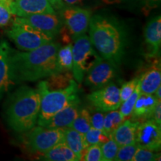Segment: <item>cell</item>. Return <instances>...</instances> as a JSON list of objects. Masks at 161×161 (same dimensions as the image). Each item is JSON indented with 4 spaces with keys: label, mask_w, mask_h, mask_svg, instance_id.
Instances as JSON below:
<instances>
[{
    "label": "cell",
    "mask_w": 161,
    "mask_h": 161,
    "mask_svg": "<svg viewBox=\"0 0 161 161\" xmlns=\"http://www.w3.org/2000/svg\"><path fill=\"white\" fill-rule=\"evenodd\" d=\"M60 44L52 41L31 51L12 49L9 57V74L11 81L19 84L36 81L58 73L56 61Z\"/></svg>",
    "instance_id": "1"
},
{
    "label": "cell",
    "mask_w": 161,
    "mask_h": 161,
    "mask_svg": "<svg viewBox=\"0 0 161 161\" xmlns=\"http://www.w3.org/2000/svg\"><path fill=\"white\" fill-rule=\"evenodd\" d=\"M90 40L101 57L116 66L122 64L127 46V35L117 20L108 16L91 17Z\"/></svg>",
    "instance_id": "2"
},
{
    "label": "cell",
    "mask_w": 161,
    "mask_h": 161,
    "mask_svg": "<svg viewBox=\"0 0 161 161\" xmlns=\"http://www.w3.org/2000/svg\"><path fill=\"white\" fill-rule=\"evenodd\" d=\"M40 109V95L37 89L21 86L11 94L6 104V122L14 131L25 133L35 126Z\"/></svg>",
    "instance_id": "3"
},
{
    "label": "cell",
    "mask_w": 161,
    "mask_h": 161,
    "mask_svg": "<svg viewBox=\"0 0 161 161\" xmlns=\"http://www.w3.org/2000/svg\"><path fill=\"white\" fill-rule=\"evenodd\" d=\"M37 90L40 95V109L37 122L38 125L49 119L78 98V87L75 80H72L68 87L58 90H49L45 80H43L38 84Z\"/></svg>",
    "instance_id": "4"
},
{
    "label": "cell",
    "mask_w": 161,
    "mask_h": 161,
    "mask_svg": "<svg viewBox=\"0 0 161 161\" xmlns=\"http://www.w3.org/2000/svg\"><path fill=\"white\" fill-rule=\"evenodd\" d=\"M102 58L92 46L90 37L85 34L74 39L72 72L75 81L81 83L86 72Z\"/></svg>",
    "instance_id": "5"
},
{
    "label": "cell",
    "mask_w": 161,
    "mask_h": 161,
    "mask_svg": "<svg viewBox=\"0 0 161 161\" xmlns=\"http://www.w3.org/2000/svg\"><path fill=\"white\" fill-rule=\"evenodd\" d=\"M7 35L18 49L23 51L36 49L46 43H51L55 39L31 26L14 21L11 29L7 31Z\"/></svg>",
    "instance_id": "6"
},
{
    "label": "cell",
    "mask_w": 161,
    "mask_h": 161,
    "mask_svg": "<svg viewBox=\"0 0 161 161\" xmlns=\"http://www.w3.org/2000/svg\"><path fill=\"white\" fill-rule=\"evenodd\" d=\"M25 135V144L30 151L37 154H44L64 141V129L47 128L34 126Z\"/></svg>",
    "instance_id": "7"
},
{
    "label": "cell",
    "mask_w": 161,
    "mask_h": 161,
    "mask_svg": "<svg viewBox=\"0 0 161 161\" xmlns=\"http://www.w3.org/2000/svg\"><path fill=\"white\" fill-rule=\"evenodd\" d=\"M62 23L69 32L72 39L84 35L89 28L91 11L78 6H69L58 12Z\"/></svg>",
    "instance_id": "8"
},
{
    "label": "cell",
    "mask_w": 161,
    "mask_h": 161,
    "mask_svg": "<svg viewBox=\"0 0 161 161\" xmlns=\"http://www.w3.org/2000/svg\"><path fill=\"white\" fill-rule=\"evenodd\" d=\"M87 98L94 108L104 113L118 110L122 104L119 88L112 82L96 90L87 96Z\"/></svg>",
    "instance_id": "9"
},
{
    "label": "cell",
    "mask_w": 161,
    "mask_h": 161,
    "mask_svg": "<svg viewBox=\"0 0 161 161\" xmlns=\"http://www.w3.org/2000/svg\"><path fill=\"white\" fill-rule=\"evenodd\" d=\"M14 22L31 26L54 38L60 34L63 24L57 14H37L23 17H17L14 19Z\"/></svg>",
    "instance_id": "10"
},
{
    "label": "cell",
    "mask_w": 161,
    "mask_h": 161,
    "mask_svg": "<svg viewBox=\"0 0 161 161\" xmlns=\"http://www.w3.org/2000/svg\"><path fill=\"white\" fill-rule=\"evenodd\" d=\"M117 66L102 58L86 72L84 83L92 90H98L106 86L116 76Z\"/></svg>",
    "instance_id": "11"
},
{
    "label": "cell",
    "mask_w": 161,
    "mask_h": 161,
    "mask_svg": "<svg viewBox=\"0 0 161 161\" xmlns=\"http://www.w3.org/2000/svg\"><path fill=\"white\" fill-rule=\"evenodd\" d=\"M135 142L140 148L160 152L161 147L160 125L152 119L140 122L136 129Z\"/></svg>",
    "instance_id": "12"
},
{
    "label": "cell",
    "mask_w": 161,
    "mask_h": 161,
    "mask_svg": "<svg viewBox=\"0 0 161 161\" xmlns=\"http://www.w3.org/2000/svg\"><path fill=\"white\" fill-rule=\"evenodd\" d=\"M10 8L12 14L19 17L37 14H57L48 0H12Z\"/></svg>",
    "instance_id": "13"
},
{
    "label": "cell",
    "mask_w": 161,
    "mask_h": 161,
    "mask_svg": "<svg viewBox=\"0 0 161 161\" xmlns=\"http://www.w3.org/2000/svg\"><path fill=\"white\" fill-rule=\"evenodd\" d=\"M80 101L79 97L72 101L69 105H67L64 109L56 113L49 119L44 121L38 125L45 127L47 128H69L75 119L77 117L80 110Z\"/></svg>",
    "instance_id": "14"
},
{
    "label": "cell",
    "mask_w": 161,
    "mask_h": 161,
    "mask_svg": "<svg viewBox=\"0 0 161 161\" xmlns=\"http://www.w3.org/2000/svg\"><path fill=\"white\" fill-rule=\"evenodd\" d=\"M146 58H155L160 53L161 46V17L156 16L148 21L144 31Z\"/></svg>",
    "instance_id": "15"
},
{
    "label": "cell",
    "mask_w": 161,
    "mask_h": 161,
    "mask_svg": "<svg viewBox=\"0 0 161 161\" xmlns=\"http://www.w3.org/2000/svg\"><path fill=\"white\" fill-rule=\"evenodd\" d=\"M161 84L160 60L154 58L152 64L139 78L141 93L154 94Z\"/></svg>",
    "instance_id": "16"
},
{
    "label": "cell",
    "mask_w": 161,
    "mask_h": 161,
    "mask_svg": "<svg viewBox=\"0 0 161 161\" xmlns=\"http://www.w3.org/2000/svg\"><path fill=\"white\" fill-rule=\"evenodd\" d=\"M159 100L154 94L140 93L131 113V119L142 122L151 119L152 112Z\"/></svg>",
    "instance_id": "17"
},
{
    "label": "cell",
    "mask_w": 161,
    "mask_h": 161,
    "mask_svg": "<svg viewBox=\"0 0 161 161\" xmlns=\"http://www.w3.org/2000/svg\"><path fill=\"white\" fill-rule=\"evenodd\" d=\"M11 48L6 40L0 41V101L14 83L10 78L9 57Z\"/></svg>",
    "instance_id": "18"
},
{
    "label": "cell",
    "mask_w": 161,
    "mask_h": 161,
    "mask_svg": "<svg viewBox=\"0 0 161 161\" xmlns=\"http://www.w3.org/2000/svg\"><path fill=\"white\" fill-rule=\"evenodd\" d=\"M140 122L133 119H125L114 130L110 136L119 146L135 143L136 132Z\"/></svg>",
    "instance_id": "19"
},
{
    "label": "cell",
    "mask_w": 161,
    "mask_h": 161,
    "mask_svg": "<svg viewBox=\"0 0 161 161\" xmlns=\"http://www.w3.org/2000/svg\"><path fill=\"white\" fill-rule=\"evenodd\" d=\"M40 160L46 161H78V158L73 152L62 142L55 147L39 156Z\"/></svg>",
    "instance_id": "20"
},
{
    "label": "cell",
    "mask_w": 161,
    "mask_h": 161,
    "mask_svg": "<svg viewBox=\"0 0 161 161\" xmlns=\"http://www.w3.org/2000/svg\"><path fill=\"white\" fill-rule=\"evenodd\" d=\"M64 142L73 152L77 157L78 160H80L83 151L88 145L84 140V135L71 128L64 129Z\"/></svg>",
    "instance_id": "21"
},
{
    "label": "cell",
    "mask_w": 161,
    "mask_h": 161,
    "mask_svg": "<svg viewBox=\"0 0 161 161\" xmlns=\"http://www.w3.org/2000/svg\"><path fill=\"white\" fill-rule=\"evenodd\" d=\"M73 80L72 72H58L49 76L45 82L49 90H58L68 87Z\"/></svg>",
    "instance_id": "22"
},
{
    "label": "cell",
    "mask_w": 161,
    "mask_h": 161,
    "mask_svg": "<svg viewBox=\"0 0 161 161\" xmlns=\"http://www.w3.org/2000/svg\"><path fill=\"white\" fill-rule=\"evenodd\" d=\"M58 72H72V44L68 43L60 46L57 54L56 61Z\"/></svg>",
    "instance_id": "23"
},
{
    "label": "cell",
    "mask_w": 161,
    "mask_h": 161,
    "mask_svg": "<svg viewBox=\"0 0 161 161\" xmlns=\"http://www.w3.org/2000/svg\"><path fill=\"white\" fill-rule=\"evenodd\" d=\"M119 110H115L106 112L104 119L103 131L107 136H110L119 125L125 119Z\"/></svg>",
    "instance_id": "24"
},
{
    "label": "cell",
    "mask_w": 161,
    "mask_h": 161,
    "mask_svg": "<svg viewBox=\"0 0 161 161\" xmlns=\"http://www.w3.org/2000/svg\"><path fill=\"white\" fill-rule=\"evenodd\" d=\"M69 128L81 133L86 134L91 128L90 122V113L86 108H80L77 117L72 122Z\"/></svg>",
    "instance_id": "25"
},
{
    "label": "cell",
    "mask_w": 161,
    "mask_h": 161,
    "mask_svg": "<svg viewBox=\"0 0 161 161\" xmlns=\"http://www.w3.org/2000/svg\"><path fill=\"white\" fill-rule=\"evenodd\" d=\"M140 93H141V91H140V84H138L137 86H136V89L134 90V91L133 92L131 95L127 98L125 102H122V104H121V105L119 107L120 108L119 111L124 117H125L127 119L131 115V113L133 111V109H134V105H135L136 99H137V98L139 97V96H140Z\"/></svg>",
    "instance_id": "26"
},
{
    "label": "cell",
    "mask_w": 161,
    "mask_h": 161,
    "mask_svg": "<svg viewBox=\"0 0 161 161\" xmlns=\"http://www.w3.org/2000/svg\"><path fill=\"white\" fill-rule=\"evenodd\" d=\"M119 147V146H118V144L110 136L108 141L101 145L103 161H112L115 160Z\"/></svg>",
    "instance_id": "27"
},
{
    "label": "cell",
    "mask_w": 161,
    "mask_h": 161,
    "mask_svg": "<svg viewBox=\"0 0 161 161\" xmlns=\"http://www.w3.org/2000/svg\"><path fill=\"white\" fill-rule=\"evenodd\" d=\"M84 140H85L86 144L88 146L94 144L102 145L104 142H105L106 141H108L110 137V136H107L104 131L96 129V128H92V127H91L90 130L86 134H84Z\"/></svg>",
    "instance_id": "28"
},
{
    "label": "cell",
    "mask_w": 161,
    "mask_h": 161,
    "mask_svg": "<svg viewBox=\"0 0 161 161\" xmlns=\"http://www.w3.org/2000/svg\"><path fill=\"white\" fill-rule=\"evenodd\" d=\"M80 160L103 161L101 145H90L83 151Z\"/></svg>",
    "instance_id": "29"
},
{
    "label": "cell",
    "mask_w": 161,
    "mask_h": 161,
    "mask_svg": "<svg viewBox=\"0 0 161 161\" xmlns=\"http://www.w3.org/2000/svg\"><path fill=\"white\" fill-rule=\"evenodd\" d=\"M160 160V153L138 147L131 161H155Z\"/></svg>",
    "instance_id": "30"
},
{
    "label": "cell",
    "mask_w": 161,
    "mask_h": 161,
    "mask_svg": "<svg viewBox=\"0 0 161 161\" xmlns=\"http://www.w3.org/2000/svg\"><path fill=\"white\" fill-rule=\"evenodd\" d=\"M138 146L135 143L126 145L119 147V149L115 158L116 161H131Z\"/></svg>",
    "instance_id": "31"
},
{
    "label": "cell",
    "mask_w": 161,
    "mask_h": 161,
    "mask_svg": "<svg viewBox=\"0 0 161 161\" xmlns=\"http://www.w3.org/2000/svg\"><path fill=\"white\" fill-rule=\"evenodd\" d=\"M12 0H0V27L7 25L11 21L12 13L10 4Z\"/></svg>",
    "instance_id": "32"
},
{
    "label": "cell",
    "mask_w": 161,
    "mask_h": 161,
    "mask_svg": "<svg viewBox=\"0 0 161 161\" xmlns=\"http://www.w3.org/2000/svg\"><path fill=\"white\" fill-rule=\"evenodd\" d=\"M139 84V78H135L125 83L119 89V96L121 102H123L133 93L134 90Z\"/></svg>",
    "instance_id": "33"
},
{
    "label": "cell",
    "mask_w": 161,
    "mask_h": 161,
    "mask_svg": "<svg viewBox=\"0 0 161 161\" xmlns=\"http://www.w3.org/2000/svg\"><path fill=\"white\" fill-rule=\"evenodd\" d=\"M52 8L56 13L60 11L64 8L69 6H77L83 3L84 0H48Z\"/></svg>",
    "instance_id": "34"
},
{
    "label": "cell",
    "mask_w": 161,
    "mask_h": 161,
    "mask_svg": "<svg viewBox=\"0 0 161 161\" xmlns=\"http://www.w3.org/2000/svg\"><path fill=\"white\" fill-rule=\"evenodd\" d=\"M96 110V111L94 112L93 114H90V122H91V127L103 131L104 114V112L101 111V110H98L97 109Z\"/></svg>",
    "instance_id": "35"
},
{
    "label": "cell",
    "mask_w": 161,
    "mask_h": 161,
    "mask_svg": "<svg viewBox=\"0 0 161 161\" xmlns=\"http://www.w3.org/2000/svg\"><path fill=\"white\" fill-rule=\"evenodd\" d=\"M151 119L154 121L159 125H161V101L157 103L155 108L152 112Z\"/></svg>",
    "instance_id": "36"
},
{
    "label": "cell",
    "mask_w": 161,
    "mask_h": 161,
    "mask_svg": "<svg viewBox=\"0 0 161 161\" xmlns=\"http://www.w3.org/2000/svg\"><path fill=\"white\" fill-rule=\"evenodd\" d=\"M146 2L147 6L153 7L154 5H157L158 3H160V0H144Z\"/></svg>",
    "instance_id": "37"
},
{
    "label": "cell",
    "mask_w": 161,
    "mask_h": 161,
    "mask_svg": "<svg viewBox=\"0 0 161 161\" xmlns=\"http://www.w3.org/2000/svg\"><path fill=\"white\" fill-rule=\"evenodd\" d=\"M154 95L155 96V97L158 98L159 101H161V85L156 90V91L154 93Z\"/></svg>",
    "instance_id": "38"
},
{
    "label": "cell",
    "mask_w": 161,
    "mask_h": 161,
    "mask_svg": "<svg viewBox=\"0 0 161 161\" xmlns=\"http://www.w3.org/2000/svg\"><path fill=\"white\" fill-rule=\"evenodd\" d=\"M104 3H108V4H112V3H121L123 0H103Z\"/></svg>",
    "instance_id": "39"
}]
</instances>
